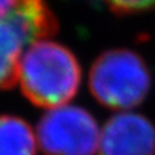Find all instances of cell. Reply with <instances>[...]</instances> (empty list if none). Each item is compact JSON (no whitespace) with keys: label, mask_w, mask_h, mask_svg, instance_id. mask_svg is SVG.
<instances>
[{"label":"cell","mask_w":155,"mask_h":155,"mask_svg":"<svg viewBox=\"0 0 155 155\" xmlns=\"http://www.w3.org/2000/svg\"><path fill=\"white\" fill-rule=\"evenodd\" d=\"M100 134L97 122L89 111L64 105L41 116L36 138L45 155H94Z\"/></svg>","instance_id":"cell-4"},{"label":"cell","mask_w":155,"mask_h":155,"mask_svg":"<svg viewBox=\"0 0 155 155\" xmlns=\"http://www.w3.org/2000/svg\"><path fill=\"white\" fill-rule=\"evenodd\" d=\"M23 3V0H0V19L9 16Z\"/></svg>","instance_id":"cell-8"},{"label":"cell","mask_w":155,"mask_h":155,"mask_svg":"<svg viewBox=\"0 0 155 155\" xmlns=\"http://www.w3.org/2000/svg\"><path fill=\"white\" fill-rule=\"evenodd\" d=\"M18 80L31 104L51 110L66 105L76 94L81 70L69 48L41 39L23 52Z\"/></svg>","instance_id":"cell-1"},{"label":"cell","mask_w":155,"mask_h":155,"mask_svg":"<svg viewBox=\"0 0 155 155\" xmlns=\"http://www.w3.org/2000/svg\"><path fill=\"white\" fill-rule=\"evenodd\" d=\"M56 30L57 21L44 0H23L16 11L0 19V91L18 80L23 49Z\"/></svg>","instance_id":"cell-3"},{"label":"cell","mask_w":155,"mask_h":155,"mask_svg":"<svg viewBox=\"0 0 155 155\" xmlns=\"http://www.w3.org/2000/svg\"><path fill=\"white\" fill-rule=\"evenodd\" d=\"M0 155H36V137L22 118L0 115Z\"/></svg>","instance_id":"cell-6"},{"label":"cell","mask_w":155,"mask_h":155,"mask_svg":"<svg viewBox=\"0 0 155 155\" xmlns=\"http://www.w3.org/2000/svg\"><path fill=\"white\" fill-rule=\"evenodd\" d=\"M100 155H155V127L137 113H119L100 134Z\"/></svg>","instance_id":"cell-5"},{"label":"cell","mask_w":155,"mask_h":155,"mask_svg":"<svg viewBox=\"0 0 155 155\" xmlns=\"http://www.w3.org/2000/svg\"><path fill=\"white\" fill-rule=\"evenodd\" d=\"M111 11L120 14H133L155 9V0H105Z\"/></svg>","instance_id":"cell-7"},{"label":"cell","mask_w":155,"mask_h":155,"mask_svg":"<svg viewBox=\"0 0 155 155\" xmlns=\"http://www.w3.org/2000/svg\"><path fill=\"white\" fill-rule=\"evenodd\" d=\"M151 75L141 56L129 49H113L96 58L89 72L92 96L113 110H129L146 98Z\"/></svg>","instance_id":"cell-2"}]
</instances>
